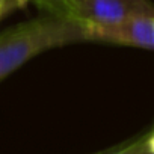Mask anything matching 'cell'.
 I'll use <instances>...</instances> for the list:
<instances>
[{
    "label": "cell",
    "mask_w": 154,
    "mask_h": 154,
    "mask_svg": "<svg viewBox=\"0 0 154 154\" xmlns=\"http://www.w3.org/2000/svg\"><path fill=\"white\" fill-rule=\"evenodd\" d=\"M83 41L85 27L68 17L48 14L14 26L0 35V82L45 50Z\"/></svg>",
    "instance_id": "1"
},
{
    "label": "cell",
    "mask_w": 154,
    "mask_h": 154,
    "mask_svg": "<svg viewBox=\"0 0 154 154\" xmlns=\"http://www.w3.org/2000/svg\"><path fill=\"white\" fill-rule=\"evenodd\" d=\"M143 14H154L148 0H71L69 3V17L85 29L116 24Z\"/></svg>",
    "instance_id": "2"
},
{
    "label": "cell",
    "mask_w": 154,
    "mask_h": 154,
    "mask_svg": "<svg viewBox=\"0 0 154 154\" xmlns=\"http://www.w3.org/2000/svg\"><path fill=\"white\" fill-rule=\"evenodd\" d=\"M86 41L131 45L154 50V14L130 17L121 23L85 29Z\"/></svg>",
    "instance_id": "3"
},
{
    "label": "cell",
    "mask_w": 154,
    "mask_h": 154,
    "mask_svg": "<svg viewBox=\"0 0 154 154\" xmlns=\"http://www.w3.org/2000/svg\"><path fill=\"white\" fill-rule=\"evenodd\" d=\"M26 2V0H24ZM35 5H38L41 9L47 11L51 15H60V17H69V6L63 0H30Z\"/></svg>",
    "instance_id": "4"
},
{
    "label": "cell",
    "mask_w": 154,
    "mask_h": 154,
    "mask_svg": "<svg viewBox=\"0 0 154 154\" xmlns=\"http://www.w3.org/2000/svg\"><path fill=\"white\" fill-rule=\"evenodd\" d=\"M110 154H149L148 146H146V137H140L131 143H128L127 146H122Z\"/></svg>",
    "instance_id": "5"
},
{
    "label": "cell",
    "mask_w": 154,
    "mask_h": 154,
    "mask_svg": "<svg viewBox=\"0 0 154 154\" xmlns=\"http://www.w3.org/2000/svg\"><path fill=\"white\" fill-rule=\"evenodd\" d=\"M146 137V146H148V151L149 154H154V130L145 136Z\"/></svg>",
    "instance_id": "6"
},
{
    "label": "cell",
    "mask_w": 154,
    "mask_h": 154,
    "mask_svg": "<svg viewBox=\"0 0 154 154\" xmlns=\"http://www.w3.org/2000/svg\"><path fill=\"white\" fill-rule=\"evenodd\" d=\"M6 9H8V0H0V18H2Z\"/></svg>",
    "instance_id": "7"
},
{
    "label": "cell",
    "mask_w": 154,
    "mask_h": 154,
    "mask_svg": "<svg viewBox=\"0 0 154 154\" xmlns=\"http://www.w3.org/2000/svg\"><path fill=\"white\" fill-rule=\"evenodd\" d=\"M63 2H65V3H66V5L69 6V3H71V0H63Z\"/></svg>",
    "instance_id": "8"
}]
</instances>
